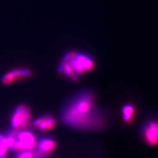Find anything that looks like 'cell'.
<instances>
[{
	"label": "cell",
	"instance_id": "obj_7",
	"mask_svg": "<svg viewBox=\"0 0 158 158\" xmlns=\"http://www.w3.org/2000/svg\"><path fill=\"white\" fill-rule=\"evenodd\" d=\"M56 124V120L54 116L51 115L43 116L37 118L34 122V125L42 130H51L55 127Z\"/></svg>",
	"mask_w": 158,
	"mask_h": 158
},
{
	"label": "cell",
	"instance_id": "obj_9",
	"mask_svg": "<svg viewBox=\"0 0 158 158\" xmlns=\"http://www.w3.org/2000/svg\"><path fill=\"white\" fill-rule=\"evenodd\" d=\"M59 71L61 73H63L66 76L70 78L73 81H76L78 79V74L76 72L71 64L68 61H63L60 64L59 68Z\"/></svg>",
	"mask_w": 158,
	"mask_h": 158
},
{
	"label": "cell",
	"instance_id": "obj_11",
	"mask_svg": "<svg viewBox=\"0 0 158 158\" xmlns=\"http://www.w3.org/2000/svg\"><path fill=\"white\" fill-rule=\"evenodd\" d=\"M18 158H35V156L33 152H31L30 150H26L21 152Z\"/></svg>",
	"mask_w": 158,
	"mask_h": 158
},
{
	"label": "cell",
	"instance_id": "obj_2",
	"mask_svg": "<svg viewBox=\"0 0 158 158\" xmlns=\"http://www.w3.org/2000/svg\"><path fill=\"white\" fill-rule=\"evenodd\" d=\"M7 135L13 138V143L11 149L16 152L31 150L36 147L37 141L33 133L27 130L13 129Z\"/></svg>",
	"mask_w": 158,
	"mask_h": 158
},
{
	"label": "cell",
	"instance_id": "obj_8",
	"mask_svg": "<svg viewBox=\"0 0 158 158\" xmlns=\"http://www.w3.org/2000/svg\"><path fill=\"white\" fill-rule=\"evenodd\" d=\"M56 146V143L54 140L51 138H45L40 140L38 144H37V151L42 153L43 155H46L55 149Z\"/></svg>",
	"mask_w": 158,
	"mask_h": 158
},
{
	"label": "cell",
	"instance_id": "obj_6",
	"mask_svg": "<svg viewBox=\"0 0 158 158\" xmlns=\"http://www.w3.org/2000/svg\"><path fill=\"white\" fill-rule=\"evenodd\" d=\"M157 123L155 121L150 122L143 130L145 139L150 145L155 146L157 142Z\"/></svg>",
	"mask_w": 158,
	"mask_h": 158
},
{
	"label": "cell",
	"instance_id": "obj_5",
	"mask_svg": "<svg viewBox=\"0 0 158 158\" xmlns=\"http://www.w3.org/2000/svg\"><path fill=\"white\" fill-rule=\"evenodd\" d=\"M31 75V71L29 69L19 68L13 70L7 73L2 78V81L4 84H9L13 83L15 80L20 78L29 77Z\"/></svg>",
	"mask_w": 158,
	"mask_h": 158
},
{
	"label": "cell",
	"instance_id": "obj_4",
	"mask_svg": "<svg viewBox=\"0 0 158 158\" xmlns=\"http://www.w3.org/2000/svg\"><path fill=\"white\" fill-rule=\"evenodd\" d=\"M30 119L31 111L29 108L21 105L15 110L12 115V127L15 130H25L30 123Z\"/></svg>",
	"mask_w": 158,
	"mask_h": 158
},
{
	"label": "cell",
	"instance_id": "obj_1",
	"mask_svg": "<svg viewBox=\"0 0 158 158\" xmlns=\"http://www.w3.org/2000/svg\"><path fill=\"white\" fill-rule=\"evenodd\" d=\"M62 118L66 124L81 129H94L103 124L95 108L94 94L85 92L77 95L64 108Z\"/></svg>",
	"mask_w": 158,
	"mask_h": 158
},
{
	"label": "cell",
	"instance_id": "obj_3",
	"mask_svg": "<svg viewBox=\"0 0 158 158\" xmlns=\"http://www.w3.org/2000/svg\"><path fill=\"white\" fill-rule=\"evenodd\" d=\"M63 61H68L78 74L84 73L94 68V60L89 55L76 51H70L63 57Z\"/></svg>",
	"mask_w": 158,
	"mask_h": 158
},
{
	"label": "cell",
	"instance_id": "obj_10",
	"mask_svg": "<svg viewBox=\"0 0 158 158\" xmlns=\"http://www.w3.org/2000/svg\"><path fill=\"white\" fill-rule=\"evenodd\" d=\"M122 112H123L124 121L130 122L134 114V107L132 105H126L124 106Z\"/></svg>",
	"mask_w": 158,
	"mask_h": 158
}]
</instances>
